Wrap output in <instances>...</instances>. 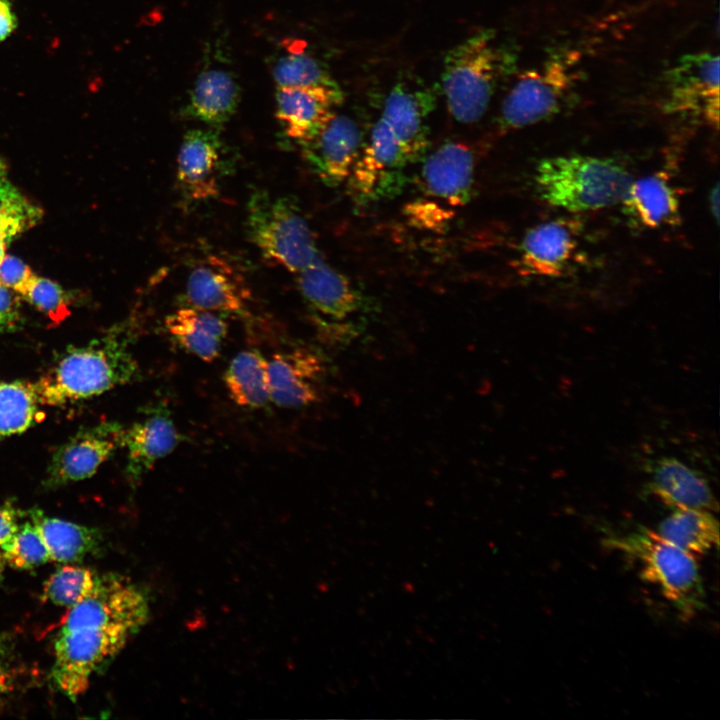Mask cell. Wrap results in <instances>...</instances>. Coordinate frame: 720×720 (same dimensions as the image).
<instances>
[{"label":"cell","mask_w":720,"mask_h":720,"mask_svg":"<svg viewBox=\"0 0 720 720\" xmlns=\"http://www.w3.org/2000/svg\"><path fill=\"white\" fill-rule=\"evenodd\" d=\"M148 614L147 598L134 583L115 574L99 575L91 592L68 609L56 633L51 675L57 688L76 701Z\"/></svg>","instance_id":"1"},{"label":"cell","mask_w":720,"mask_h":720,"mask_svg":"<svg viewBox=\"0 0 720 720\" xmlns=\"http://www.w3.org/2000/svg\"><path fill=\"white\" fill-rule=\"evenodd\" d=\"M129 338L113 331L60 354L34 382L42 406L74 403L136 380L139 366Z\"/></svg>","instance_id":"2"},{"label":"cell","mask_w":720,"mask_h":720,"mask_svg":"<svg viewBox=\"0 0 720 720\" xmlns=\"http://www.w3.org/2000/svg\"><path fill=\"white\" fill-rule=\"evenodd\" d=\"M514 56L497 45L491 30H482L448 51L442 70V91L452 117L464 124L486 112L498 80L511 72Z\"/></svg>","instance_id":"3"},{"label":"cell","mask_w":720,"mask_h":720,"mask_svg":"<svg viewBox=\"0 0 720 720\" xmlns=\"http://www.w3.org/2000/svg\"><path fill=\"white\" fill-rule=\"evenodd\" d=\"M603 543L633 560L641 578L655 585L682 617H693L704 608V586L695 556L657 531L639 526L625 534H609Z\"/></svg>","instance_id":"4"},{"label":"cell","mask_w":720,"mask_h":720,"mask_svg":"<svg viewBox=\"0 0 720 720\" xmlns=\"http://www.w3.org/2000/svg\"><path fill=\"white\" fill-rule=\"evenodd\" d=\"M633 178L613 160L588 155L543 159L535 181L541 198L570 212H586L620 204Z\"/></svg>","instance_id":"5"},{"label":"cell","mask_w":720,"mask_h":720,"mask_svg":"<svg viewBox=\"0 0 720 720\" xmlns=\"http://www.w3.org/2000/svg\"><path fill=\"white\" fill-rule=\"evenodd\" d=\"M246 224L250 240L271 264L297 274L321 257L308 222L288 197L254 192Z\"/></svg>","instance_id":"6"},{"label":"cell","mask_w":720,"mask_h":720,"mask_svg":"<svg viewBox=\"0 0 720 720\" xmlns=\"http://www.w3.org/2000/svg\"><path fill=\"white\" fill-rule=\"evenodd\" d=\"M297 288L313 312L321 335L336 345L349 344L365 325L367 302L352 282L321 257L296 274Z\"/></svg>","instance_id":"7"},{"label":"cell","mask_w":720,"mask_h":720,"mask_svg":"<svg viewBox=\"0 0 720 720\" xmlns=\"http://www.w3.org/2000/svg\"><path fill=\"white\" fill-rule=\"evenodd\" d=\"M575 62L574 55H556L520 74L502 102L499 128L521 129L557 114L575 86Z\"/></svg>","instance_id":"8"},{"label":"cell","mask_w":720,"mask_h":720,"mask_svg":"<svg viewBox=\"0 0 720 720\" xmlns=\"http://www.w3.org/2000/svg\"><path fill=\"white\" fill-rule=\"evenodd\" d=\"M409 163L412 160L406 148L380 117L347 178L352 197L366 204L397 193L403 184L402 171Z\"/></svg>","instance_id":"9"},{"label":"cell","mask_w":720,"mask_h":720,"mask_svg":"<svg viewBox=\"0 0 720 720\" xmlns=\"http://www.w3.org/2000/svg\"><path fill=\"white\" fill-rule=\"evenodd\" d=\"M667 112L719 123V56L710 52L680 57L666 72Z\"/></svg>","instance_id":"10"},{"label":"cell","mask_w":720,"mask_h":720,"mask_svg":"<svg viewBox=\"0 0 720 720\" xmlns=\"http://www.w3.org/2000/svg\"><path fill=\"white\" fill-rule=\"evenodd\" d=\"M332 367L328 358L309 346L275 353L268 360L270 399L276 406L299 409L321 401Z\"/></svg>","instance_id":"11"},{"label":"cell","mask_w":720,"mask_h":720,"mask_svg":"<svg viewBox=\"0 0 720 720\" xmlns=\"http://www.w3.org/2000/svg\"><path fill=\"white\" fill-rule=\"evenodd\" d=\"M123 429L118 423L103 422L75 433L52 455L46 486L60 487L93 476L121 447Z\"/></svg>","instance_id":"12"},{"label":"cell","mask_w":720,"mask_h":720,"mask_svg":"<svg viewBox=\"0 0 720 720\" xmlns=\"http://www.w3.org/2000/svg\"><path fill=\"white\" fill-rule=\"evenodd\" d=\"M362 133L349 116L333 112L320 128L300 143L314 174L328 186H338L350 175L362 147Z\"/></svg>","instance_id":"13"},{"label":"cell","mask_w":720,"mask_h":720,"mask_svg":"<svg viewBox=\"0 0 720 720\" xmlns=\"http://www.w3.org/2000/svg\"><path fill=\"white\" fill-rule=\"evenodd\" d=\"M229 168L225 146L214 130L188 131L177 156V183L192 201L214 198Z\"/></svg>","instance_id":"14"},{"label":"cell","mask_w":720,"mask_h":720,"mask_svg":"<svg viewBox=\"0 0 720 720\" xmlns=\"http://www.w3.org/2000/svg\"><path fill=\"white\" fill-rule=\"evenodd\" d=\"M182 439L165 403L148 407L142 419L123 429L121 447L127 452L128 480L133 484L140 482Z\"/></svg>","instance_id":"15"},{"label":"cell","mask_w":720,"mask_h":720,"mask_svg":"<svg viewBox=\"0 0 720 720\" xmlns=\"http://www.w3.org/2000/svg\"><path fill=\"white\" fill-rule=\"evenodd\" d=\"M474 172L472 148L460 141H447L426 156L419 185L428 196L450 206H463L472 195Z\"/></svg>","instance_id":"16"},{"label":"cell","mask_w":720,"mask_h":720,"mask_svg":"<svg viewBox=\"0 0 720 720\" xmlns=\"http://www.w3.org/2000/svg\"><path fill=\"white\" fill-rule=\"evenodd\" d=\"M187 306L216 313L243 314L249 290L234 268L217 256H208L189 273L185 290Z\"/></svg>","instance_id":"17"},{"label":"cell","mask_w":720,"mask_h":720,"mask_svg":"<svg viewBox=\"0 0 720 720\" xmlns=\"http://www.w3.org/2000/svg\"><path fill=\"white\" fill-rule=\"evenodd\" d=\"M435 103L430 88L407 80L398 81L385 99L381 118L404 145L412 162L420 159L428 147L425 122Z\"/></svg>","instance_id":"18"},{"label":"cell","mask_w":720,"mask_h":720,"mask_svg":"<svg viewBox=\"0 0 720 720\" xmlns=\"http://www.w3.org/2000/svg\"><path fill=\"white\" fill-rule=\"evenodd\" d=\"M576 247V232L570 222L562 219L543 222L523 236L516 265L526 276H559L567 268Z\"/></svg>","instance_id":"19"},{"label":"cell","mask_w":720,"mask_h":720,"mask_svg":"<svg viewBox=\"0 0 720 720\" xmlns=\"http://www.w3.org/2000/svg\"><path fill=\"white\" fill-rule=\"evenodd\" d=\"M276 117L284 134L298 145L310 138L343 101L339 88L277 87Z\"/></svg>","instance_id":"20"},{"label":"cell","mask_w":720,"mask_h":720,"mask_svg":"<svg viewBox=\"0 0 720 720\" xmlns=\"http://www.w3.org/2000/svg\"><path fill=\"white\" fill-rule=\"evenodd\" d=\"M649 475V493L667 507L673 510H718V502L707 479L678 458H657L650 464Z\"/></svg>","instance_id":"21"},{"label":"cell","mask_w":720,"mask_h":720,"mask_svg":"<svg viewBox=\"0 0 720 720\" xmlns=\"http://www.w3.org/2000/svg\"><path fill=\"white\" fill-rule=\"evenodd\" d=\"M620 204L630 222L641 228L656 229L680 220L677 192L664 174L632 180Z\"/></svg>","instance_id":"22"},{"label":"cell","mask_w":720,"mask_h":720,"mask_svg":"<svg viewBox=\"0 0 720 720\" xmlns=\"http://www.w3.org/2000/svg\"><path fill=\"white\" fill-rule=\"evenodd\" d=\"M240 90L238 80L231 71L207 67L193 84L184 114L213 128L221 127L236 112Z\"/></svg>","instance_id":"23"},{"label":"cell","mask_w":720,"mask_h":720,"mask_svg":"<svg viewBox=\"0 0 720 720\" xmlns=\"http://www.w3.org/2000/svg\"><path fill=\"white\" fill-rule=\"evenodd\" d=\"M164 324L182 348L205 362L219 356L228 333V324L219 313L187 305L169 314Z\"/></svg>","instance_id":"24"},{"label":"cell","mask_w":720,"mask_h":720,"mask_svg":"<svg viewBox=\"0 0 720 720\" xmlns=\"http://www.w3.org/2000/svg\"><path fill=\"white\" fill-rule=\"evenodd\" d=\"M28 515L42 536L52 561L78 563L96 553L100 546V534L94 528L48 516L39 509L30 510Z\"/></svg>","instance_id":"25"},{"label":"cell","mask_w":720,"mask_h":720,"mask_svg":"<svg viewBox=\"0 0 720 720\" xmlns=\"http://www.w3.org/2000/svg\"><path fill=\"white\" fill-rule=\"evenodd\" d=\"M224 383L230 399L241 407L259 409L271 402L268 360L256 349L243 350L231 359Z\"/></svg>","instance_id":"26"},{"label":"cell","mask_w":720,"mask_h":720,"mask_svg":"<svg viewBox=\"0 0 720 720\" xmlns=\"http://www.w3.org/2000/svg\"><path fill=\"white\" fill-rule=\"evenodd\" d=\"M657 532L694 556L719 545L718 520L707 510L675 509L659 524Z\"/></svg>","instance_id":"27"},{"label":"cell","mask_w":720,"mask_h":720,"mask_svg":"<svg viewBox=\"0 0 720 720\" xmlns=\"http://www.w3.org/2000/svg\"><path fill=\"white\" fill-rule=\"evenodd\" d=\"M34 383L0 381V441L21 434L42 416Z\"/></svg>","instance_id":"28"},{"label":"cell","mask_w":720,"mask_h":720,"mask_svg":"<svg viewBox=\"0 0 720 720\" xmlns=\"http://www.w3.org/2000/svg\"><path fill=\"white\" fill-rule=\"evenodd\" d=\"M286 46L287 52L278 55L272 64V76L277 87L321 86L339 88L327 69L302 48Z\"/></svg>","instance_id":"29"},{"label":"cell","mask_w":720,"mask_h":720,"mask_svg":"<svg viewBox=\"0 0 720 720\" xmlns=\"http://www.w3.org/2000/svg\"><path fill=\"white\" fill-rule=\"evenodd\" d=\"M99 575L75 563L64 564L54 571L43 587V599L59 607L71 608L94 588Z\"/></svg>","instance_id":"30"},{"label":"cell","mask_w":720,"mask_h":720,"mask_svg":"<svg viewBox=\"0 0 720 720\" xmlns=\"http://www.w3.org/2000/svg\"><path fill=\"white\" fill-rule=\"evenodd\" d=\"M41 210L6 179L0 181V238L10 239L38 222Z\"/></svg>","instance_id":"31"},{"label":"cell","mask_w":720,"mask_h":720,"mask_svg":"<svg viewBox=\"0 0 720 720\" xmlns=\"http://www.w3.org/2000/svg\"><path fill=\"white\" fill-rule=\"evenodd\" d=\"M0 550L5 562L15 569H31L52 561L42 536L29 519L20 524L15 535Z\"/></svg>","instance_id":"32"},{"label":"cell","mask_w":720,"mask_h":720,"mask_svg":"<svg viewBox=\"0 0 720 720\" xmlns=\"http://www.w3.org/2000/svg\"><path fill=\"white\" fill-rule=\"evenodd\" d=\"M23 297L56 325L71 313L63 289L50 279L36 276Z\"/></svg>","instance_id":"33"},{"label":"cell","mask_w":720,"mask_h":720,"mask_svg":"<svg viewBox=\"0 0 720 720\" xmlns=\"http://www.w3.org/2000/svg\"><path fill=\"white\" fill-rule=\"evenodd\" d=\"M35 278L31 268L17 257L5 255L0 262V282L21 296Z\"/></svg>","instance_id":"34"},{"label":"cell","mask_w":720,"mask_h":720,"mask_svg":"<svg viewBox=\"0 0 720 720\" xmlns=\"http://www.w3.org/2000/svg\"><path fill=\"white\" fill-rule=\"evenodd\" d=\"M408 216L418 225L435 228L449 219L450 213L433 202H413L407 207Z\"/></svg>","instance_id":"35"},{"label":"cell","mask_w":720,"mask_h":720,"mask_svg":"<svg viewBox=\"0 0 720 720\" xmlns=\"http://www.w3.org/2000/svg\"><path fill=\"white\" fill-rule=\"evenodd\" d=\"M16 292L0 282V331L15 324L19 316Z\"/></svg>","instance_id":"36"},{"label":"cell","mask_w":720,"mask_h":720,"mask_svg":"<svg viewBox=\"0 0 720 720\" xmlns=\"http://www.w3.org/2000/svg\"><path fill=\"white\" fill-rule=\"evenodd\" d=\"M20 512L11 503L0 504V548L17 532Z\"/></svg>","instance_id":"37"},{"label":"cell","mask_w":720,"mask_h":720,"mask_svg":"<svg viewBox=\"0 0 720 720\" xmlns=\"http://www.w3.org/2000/svg\"><path fill=\"white\" fill-rule=\"evenodd\" d=\"M17 19L9 0H0V43L16 29Z\"/></svg>","instance_id":"38"},{"label":"cell","mask_w":720,"mask_h":720,"mask_svg":"<svg viewBox=\"0 0 720 720\" xmlns=\"http://www.w3.org/2000/svg\"><path fill=\"white\" fill-rule=\"evenodd\" d=\"M8 651L7 647L0 637V694L8 687Z\"/></svg>","instance_id":"39"},{"label":"cell","mask_w":720,"mask_h":720,"mask_svg":"<svg viewBox=\"0 0 720 720\" xmlns=\"http://www.w3.org/2000/svg\"><path fill=\"white\" fill-rule=\"evenodd\" d=\"M719 194H720L719 184H716L711 189V191L709 192V196H708L709 208L711 210L712 216L715 218L717 223L719 220V202H720Z\"/></svg>","instance_id":"40"},{"label":"cell","mask_w":720,"mask_h":720,"mask_svg":"<svg viewBox=\"0 0 720 720\" xmlns=\"http://www.w3.org/2000/svg\"><path fill=\"white\" fill-rule=\"evenodd\" d=\"M6 255V242L4 239L0 238V262Z\"/></svg>","instance_id":"41"},{"label":"cell","mask_w":720,"mask_h":720,"mask_svg":"<svg viewBox=\"0 0 720 720\" xmlns=\"http://www.w3.org/2000/svg\"><path fill=\"white\" fill-rule=\"evenodd\" d=\"M5 564H6V562H5V560H4V557H3L2 552H1V550H0V580L2 579V576H3V573H4Z\"/></svg>","instance_id":"42"},{"label":"cell","mask_w":720,"mask_h":720,"mask_svg":"<svg viewBox=\"0 0 720 720\" xmlns=\"http://www.w3.org/2000/svg\"><path fill=\"white\" fill-rule=\"evenodd\" d=\"M6 174V165L5 163L0 159V181L5 178Z\"/></svg>","instance_id":"43"}]
</instances>
